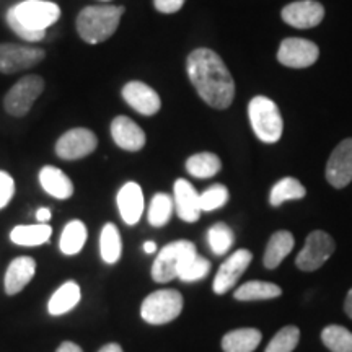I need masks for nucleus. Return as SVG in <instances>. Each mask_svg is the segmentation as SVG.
I'll list each match as a JSON object with an SVG mask.
<instances>
[{
  "instance_id": "obj_1",
  "label": "nucleus",
  "mask_w": 352,
  "mask_h": 352,
  "mask_svg": "<svg viewBox=\"0 0 352 352\" xmlns=\"http://www.w3.org/2000/svg\"><path fill=\"white\" fill-rule=\"evenodd\" d=\"M188 77L197 95L215 109H227L235 98V82L217 52L208 47L192 51L186 59Z\"/></svg>"
},
{
  "instance_id": "obj_2",
  "label": "nucleus",
  "mask_w": 352,
  "mask_h": 352,
  "mask_svg": "<svg viewBox=\"0 0 352 352\" xmlns=\"http://www.w3.org/2000/svg\"><path fill=\"white\" fill-rule=\"evenodd\" d=\"M60 16V8L47 0H25L7 12V23L26 43L41 41L46 30Z\"/></svg>"
},
{
  "instance_id": "obj_3",
  "label": "nucleus",
  "mask_w": 352,
  "mask_h": 352,
  "mask_svg": "<svg viewBox=\"0 0 352 352\" xmlns=\"http://www.w3.org/2000/svg\"><path fill=\"white\" fill-rule=\"evenodd\" d=\"M124 7L121 6H90L82 8L77 16V32L88 44L108 41L120 26Z\"/></svg>"
},
{
  "instance_id": "obj_4",
  "label": "nucleus",
  "mask_w": 352,
  "mask_h": 352,
  "mask_svg": "<svg viewBox=\"0 0 352 352\" xmlns=\"http://www.w3.org/2000/svg\"><path fill=\"white\" fill-rule=\"evenodd\" d=\"M248 116L256 138L264 144H274L283 138L284 121L277 104L267 96H254L248 104Z\"/></svg>"
},
{
  "instance_id": "obj_5",
  "label": "nucleus",
  "mask_w": 352,
  "mask_h": 352,
  "mask_svg": "<svg viewBox=\"0 0 352 352\" xmlns=\"http://www.w3.org/2000/svg\"><path fill=\"white\" fill-rule=\"evenodd\" d=\"M195 243L188 240H178L168 243L165 248L160 250L152 266V277L155 283L165 284L178 277V272L188 259L196 256Z\"/></svg>"
},
{
  "instance_id": "obj_6",
  "label": "nucleus",
  "mask_w": 352,
  "mask_h": 352,
  "mask_svg": "<svg viewBox=\"0 0 352 352\" xmlns=\"http://www.w3.org/2000/svg\"><path fill=\"white\" fill-rule=\"evenodd\" d=\"M183 305V296L178 290H157L142 302L140 316L148 324H165L178 318Z\"/></svg>"
},
{
  "instance_id": "obj_7",
  "label": "nucleus",
  "mask_w": 352,
  "mask_h": 352,
  "mask_svg": "<svg viewBox=\"0 0 352 352\" xmlns=\"http://www.w3.org/2000/svg\"><path fill=\"white\" fill-rule=\"evenodd\" d=\"M44 90V80L39 76H26L20 78L13 85L3 100L6 111L12 116L21 118L28 114L30 109L34 104V101L39 98V95Z\"/></svg>"
},
{
  "instance_id": "obj_8",
  "label": "nucleus",
  "mask_w": 352,
  "mask_h": 352,
  "mask_svg": "<svg viewBox=\"0 0 352 352\" xmlns=\"http://www.w3.org/2000/svg\"><path fill=\"white\" fill-rule=\"evenodd\" d=\"M334 250H336V243L327 232H311L307 236L305 245L296 259L297 267L305 272L320 270L334 253Z\"/></svg>"
},
{
  "instance_id": "obj_9",
  "label": "nucleus",
  "mask_w": 352,
  "mask_h": 352,
  "mask_svg": "<svg viewBox=\"0 0 352 352\" xmlns=\"http://www.w3.org/2000/svg\"><path fill=\"white\" fill-rule=\"evenodd\" d=\"M46 52L41 47L25 46V44L3 43L0 44V72L16 74L32 69L41 63Z\"/></svg>"
},
{
  "instance_id": "obj_10",
  "label": "nucleus",
  "mask_w": 352,
  "mask_h": 352,
  "mask_svg": "<svg viewBox=\"0 0 352 352\" xmlns=\"http://www.w3.org/2000/svg\"><path fill=\"white\" fill-rule=\"evenodd\" d=\"M96 145H98V139L95 132L85 127H76L60 135L56 142V153L63 160H80L94 153Z\"/></svg>"
},
{
  "instance_id": "obj_11",
  "label": "nucleus",
  "mask_w": 352,
  "mask_h": 352,
  "mask_svg": "<svg viewBox=\"0 0 352 352\" xmlns=\"http://www.w3.org/2000/svg\"><path fill=\"white\" fill-rule=\"evenodd\" d=\"M320 50L314 41L302 38H287L280 43L277 60L290 69H307L318 60Z\"/></svg>"
},
{
  "instance_id": "obj_12",
  "label": "nucleus",
  "mask_w": 352,
  "mask_h": 352,
  "mask_svg": "<svg viewBox=\"0 0 352 352\" xmlns=\"http://www.w3.org/2000/svg\"><path fill=\"white\" fill-rule=\"evenodd\" d=\"M327 179L338 189L352 182V139H344L336 145L327 164Z\"/></svg>"
},
{
  "instance_id": "obj_13",
  "label": "nucleus",
  "mask_w": 352,
  "mask_h": 352,
  "mask_svg": "<svg viewBox=\"0 0 352 352\" xmlns=\"http://www.w3.org/2000/svg\"><path fill=\"white\" fill-rule=\"evenodd\" d=\"M122 98L129 107L144 116H153L160 111V96L147 83L134 80L122 87Z\"/></svg>"
},
{
  "instance_id": "obj_14",
  "label": "nucleus",
  "mask_w": 352,
  "mask_h": 352,
  "mask_svg": "<svg viewBox=\"0 0 352 352\" xmlns=\"http://www.w3.org/2000/svg\"><path fill=\"white\" fill-rule=\"evenodd\" d=\"M324 19V7L315 0L292 2L283 8V20L294 28L308 30L318 26Z\"/></svg>"
},
{
  "instance_id": "obj_15",
  "label": "nucleus",
  "mask_w": 352,
  "mask_h": 352,
  "mask_svg": "<svg viewBox=\"0 0 352 352\" xmlns=\"http://www.w3.org/2000/svg\"><path fill=\"white\" fill-rule=\"evenodd\" d=\"M253 254L248 252V250H239L232 254L230 258L227 259L222 266L219 267V272L215 274L214 279V292L222 296L230 290L233 285L239 283L241 274L246 271V267L252 263Z\"/></svg>"
},
{
  "instance_id": "obj_16",
  "label": "nucleus",
  "mask_w": 352,
  "mask_h": 352,
  "mask_svg": "<svg viewBox=\"0 0 352 352\" xmlns=\"http://www.w3.org/2000/svg\"><path fill=\"white\" fill-rule=\"evenodd\" d=\"M173 204L175 210L178 214V217L184 220V222H196L201 217V201H199V192L196 191V188L186 179L179 178L176 179L175 189H173Z\"/></svg>"
},
{
  "instance_id": "obj_17",
  "label": "nucleus",
  "mask_w": 352,
  "mask_h": 352,
  "mask_svg": "<svg viewBox=\"0 0 352 352\" xmlns=\"http://www.w3.org/2000/svg\"><path fill=\"white\" fill-rule=\"evenodd\" d=\"M111 135L122 151L139 152L145 145V132L127 116L114 118L111 122Z\"/></svg>"
},
{
  "instance_id": "obj_18",
  "label": "nucleus",
  "mask_w": 352,
  "mask_h": 352,
  "mask_svg": "<svg viewBox=\"0 0 352 352\" xmlns=\"http://www.w3.org/2000/svg\"><path fill=\"white\" fill-rule=\"evenodd\" d=\"M118 209L127 226H135L144 212V192L138 183L129 182L118 192Z\"/></svg>"
},
{
  "instance_id": "obj_19",
  "label": "nucleus",
  "mask_w": 352,
  "mask_h": 352,
  "mask_svg": "<svg viewBox=\"0 0 352 352\" xmlns=\"http://www.w3.org/2000/svg\"><path fill=\"white\" fill-rule=\"evenodd\" d=\"M36 272V263L30 256L15 258L8 264L6 272V292L8 296H15L23 290L26 285L32 283Z\"/></svg>"
},
{
  "instance_id": "obj_20",
  "label": "nucleus",
  "mask_w": 352,
  "mask_h": 352,
  "mask_svg": "<svg viewBox=\"0 0 352 352\" xmlns=\"http://www.w3.org/2000/svg\"><path fill=\"white\" fill-rule=\"evenodd\" d=\"M39 183L47 195L56 199H69L74 195V184L70 178L57 166H43L39 171Z\"/></svg>"
},
{
  "instance_id": "obj_21",
  "label": "nucleus",
  "mask_w": 352,
  "mask_h": 352,
  "mask_svg": "<svg viewBox=\"0 0 352 352\" xmlns=\"http://www.w3.org/2000/svg\"><path fill=\"white\" fill-rule=\"evenodd\" d=\"M294 243H296V240H294V235L290 232H276L270 239V241H267L266 252H264L263 258L264 266H266L267 270H276V267L283 263V259L292 252Z\"/></svg>"
},
{
  "instance_id": "obj_22",
  "label": "nucleus",
  "mask_w": 352,
  "mask_h": 352,
  "mask_svg": "<svg viewBox=\"0 0 352 352\" xmlns=\"http://www.w3.org/2000/svg\"><path fill=\"white\" fill-rule=\"evenodd\" d=\"M261 340V331L254 328L235 329L222 338V349L223 352H253Z\"/></svg>"
},
{
  "instance_id": "obj_23",
  "label": "nucleus",
  "mask_w": 352,
  "mask_h": 352,
  "mask_svg": "<svg viewBox=\"0 0 352 352\" xmlns=\"http://www.w3.org/2000/svg\"><path fill=\"white\" fill-rule=\"evenodd\" d=\"M78 302H80V287L74 280H69L52 294L50 303H47V310H50L51 315L59 316L77 307Z\"/></svg>"
},
{
  "instance_id": "obj_24",
  "label": "nucleus",
  "mask_w": 352,
  "mask_h": 352,
  "mask_svg": "<svg viewBox=\"0 0 352 352\" xmlns=\"http://www.w3.org/2000/svg\"><path fill=\"white\" fill-rule=\"evenodd\" d=\"M52 235V228L47 223L36 226H19L10 232V240L20 246H38L47 243Z\"/></svg>"
},
{
  "instance_id": "obj_25",
  "label": "nucleus",
  "mask_w": 352,
  "mask_h": 352,
  "mask_svg": "<svg viewBox=\"0 0 352 352\" xmlns=\"http://www.w3.org/2000/svg\"><path fill=\"white\" fill-rule=\"evenodd\" d=\"M280 294H283V289L277 284L264 283V280H250L235 290V298L240 302L267 300V298L279 297Z\"/></svg>"
},
{
  "instance_id": "obj_26",
  "label": "nucleus",
  "mask_w": 352,
  "mask_h": 352,
  "mask_svg": "<svg viewBox=\"0 0 352 352\" xmlns=\"http://www.w3.org/2000/svg\"><path fill=\"white\" fill-rule=\"evenodd\" d=\"M222 168V162L215 153L210 152H202L191 155L186 160V170L188 173L195 178H212Z\"/></svg>"
},
{
  "instance_id": "obj_27",
  "label": "nucleus",
  "mask_w": 352,
  "mask_h": 352,
  "mask_svg": "<svg viewBox=\"0 0 352 352\" xmlns=\"http://www.w3.org/2000/svg\"><path fill=\"white\" fill-rule=\"evenodd\" d=\"M87 241V227L82 220H70L60 235V252L67 256L80 253Z\"/></svg>"
},
{
  "instance_id": "obj_28",
  "label": "nucleus",
  "mask_w": 352,
  "mask_h": 352,
  "mask_svg": "<svg viewBox=\"0 0 352 352\" xmlns=\"http://www.w3.org/2000/svg\"><path fill=\"white\" fill-rule=\"evenodd\" d=\"M100 253L104 263L114 264L120 261L122 253V243L120 228L114 223H107L100 235Z\"/></svg>"
},
{
  "instance_id": "obj_29",
  "label": "nucleus",
  "mask_w": 352,
  "mask_h": 352,
  "mask_svg": "<svg viewBox=\"0 0 352 352\" xmlns=\"http://www.w3.org/2000/svg\"><path fill=\"white\" fill-rule=\"evenodd\" d=\"M307 195V189L303 188V184L296 178H283L280 182H277L271 189L270 202L274 208L283 206L285 201H296L303 199Z\"/></svg>"
},
{
  "instance_id": "obj_30",
  "label": "nucleus",
  "mask_w": 352,
  "mask_h": 352,
  "mask_svg": "<svg viewBox=\"0 0 352 352\" xmlns=\"http://www.w3.org/2000/svg\"><path fill=\"white\" fill-rule=\"evenodd\" d=\"M321 341L331 352H352V333L340 324H329L321 331Z\"/></svg>"
},
{
  "instance_id": "obj_31",
  "label": "nucleus",
  "mask_w": 352,
  "mask_h": 352,
  "mask_svg": "<svg viewBox=\"0 0 352 352\" xmlns=\"http://www.w3.org/2000/svg\"><path fill=\"white\" fill-rule=\"evenodd\" d=\"M173 210V199L165 192H158L153 196L151 208H148V222L152 227H164L165 223L170 222Z\"/></svg>"
},
{
  "instance_id": "obj_32",
  "label": "nucleus",
  "mask_w": 352,
  "mask_h": 352,
  "mask_svg": "<svg viewBox=\"0 0 352 352\" xmlns=\"http://www.w3.org/2000/svg\"><path fill=\"white\" fill-rule=\"evenodd\" d=\"M208 240L212 253L217 254V256H222V254H226L232 248L235 236H233L232 228L227 223L219 222L209 228Z\"/></svg>"
},
{
  "instance_id": "obj_33",
  "label": "nucleus",
  "mask_w": 352,
  "mask_h": 352,
  "mask_svg": "<svg viewBox=\"0 0 352 352\" xmlns=\"http://www.w3.org/2000/svg\"><path fill=\"white\" fill-rule=\"evenodd\" d=\"M300 341V329L297 327H284L272 338L264 352H292Z\"/></svg>"
},
{
  "instance_id": "obj_34",
  "label": "nucleus",
  "mask_w": 352,
  "mask_h": 352,
  "mask_svg": "<svg viewBox=\"0 0 352 352\" xmlns=\"http://www.w3.org/2000/svg\"><path fill=\"white\" fill-rule=\"evenodd\" d=\"M209 271L210 263L206 258L196 254V256L188 259V261L183 264L182 270L178 272V277L183 283H196V280L204 279V277L209 274Z\"/></svg>"
},
{
  "instance_id": "obj_35",
  "label": "nucleus",
  "mask_w": 352,
  "mask_h": 352,
  "mask_svg": "<svg viewBox=\"0 0 352 352\" xmlns=\"http://www.w3.org/2000/svg\"><path fill=\"white\" fill-rule=\"evenodd\" d=\"M199 201H201V210L210 212V210H215L227 204L228 189L223 186V184H214V186L208 188L202 195H199Z\"/></svg>"
},
{
  "instance_id": "obj_36",
  "label": "nucleus",
  "mask_w": 352,
  "mask_h": 352,
  "mask_svg": "<svg viewBox=\"0 0 352 352\" xmlns=\"http://www.w3.org/2000/svg\"><path fill=\"white\" fill-rule=\"evenodd\" d=\"M15 195V182L6 171H0V209H3Z\"/></svg>"
},
{
  "instance_id": "obj_37",
  "label": "nucleus",
  "mask_w": 352,
  "mask_h": 352,
  "mask_svg": "<svg viewBox=\"0 0 352 352\" xmlns=\"http://www.w3.org/2000/svg\"><path fill=\"white\" fill-rule=\"evenodd\" d=\"M186 0H153V6L160 13H176L182 10Z\"/></svg>"
},
{
  "instance_id": "obj_38",
  "label": "nucleus",
  "mask_w": 352,
  "mask_h": 352,
  "mask_svg": "<svg viewBox=\"0 0 352 352\" xmlns=\"http://www.w3.org/2000/svg\"><path fill=\"white\" fill-rule=\"evenodd\" d=\"M56 352H83L80 346H77L76 342H70V341H65L57 347Z\"/></svg>"
},
{
  "instance_id": "obj_39",
  "label": "nucleus",
  "mask_w": 352,
  "mask_h": 352,
  "mask_svg": "<svg viewBox=\"0 0 352 352\" xmlns=\"http://www.w3.org/2000/svg\"><path fill=\"white\" fill-rule=\"evenodd\" d=\"M51 209H47V208H41V209H38V212H36V219L39 220V222L41 223H44V222H47V220L51 219Z\"/></svg>"
},
{
  "instance_id": "obj_40",
  "label": "nucleus",
  "mask_w": 352,
  "mask_h": 352,
  "mask_svg": "<svg viewBox=\"0 0 352 352\" xmlns=\"http://www.w3.org/2000/svg\"><path fill=\"white\" fill-rule=\"evenodd\" d=\"M98 352H124V351H122V347L120 344H116V342H109V344L101 347Z\"/></svg>"
},
{
  "instance_id": "obj_41",
  "label": "nucleus",
  "mask_w": 352,
  "mask_h": 352,
  "mask_svg": "<svg viewBox=\"0 0 352 352\" xmlns=\"http://www.w3.org/2000/svg\"><path fill=\"white\" fill-rule=\"evenodd\" d=\"M344 311L347 314L349 318H352V289L347 292V297H346V302H344Z\"/></svg>"
},
{
  "instance_id": "obj_42",
  "label": "nucleus",
  "mask_w": 352,
  "mask_h": 352,
  "mask_svg": "<svg viewBox=\"0 0 352 352\" xmlns=\"http://www.w3.org/2000/svg\"><path fill=\"white\" fill-rule=\"evenodd\" d=\"M155 250H157V243L155 241H145L144 243V252L145 253H155Z\"/></svg>"
},
{
  "instance_id": "obj_43",
  "label": "nucleus",
  "mask_w": 352,
  "mask_h": 352,
  "mask_svg": "<svg viewBox=\"0 0 352 352\" xmlns=\"http://www.w3.org/2000/svg\"><path fill=\"white\" fill-rule=\"evenodd\" d=\"M101 2H109V0H101Z\"/></svg>"
}]
</instances>
